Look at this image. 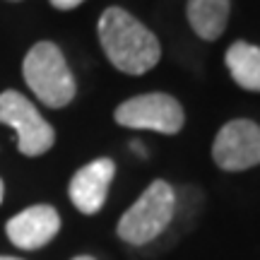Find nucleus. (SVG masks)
<instances>
[{
    "label": "nucleus",
    "mask_w": 260,
    "mask_h": 260,
    "mask_svg": "<svg viewBox=\"0 0 260 260\" xmlns=\"http://www.w3.org/2000/svg\"><path fill=\"white\" fill-rule=\"evenodd\" d=\"M99 41L106 58L125 75H145L161 58L159 39L123 8H109L102 12Z\"/></svg>",
    "instance_id": "nucleus-1"
},
{
    "label": "nucleus",
    "mask_w": 260,
    "mask_h": 260,
    "mask_svg": "<svg viewBox=\"0 0 260 260\" xmlns=\"http://www.w3.org/2000/svg\"><path fill=\"white\" fill-rule=\"evenodd\" d=\"M22 75L29 89L41 104L51 109H63L75 96V77L60 48L51 41H39L29 48L22 63Z\"/></svg>",
    "instance_id": "nucleus-2"
},
{
    "label": "nucleus",
    "mask_w": 260,
    "mask_h": 260,
    "mask_svg": "<svg viewBox=\"0 0 260 260\" xmlns=\"http://www.w3.org/2000/svg\"><path fill=\"white\" fill-rule=\"evenodd\" d=\"M174 210H176V193L167 181L159 178L149 183L147 190L135 200V205H130V210H125L116 232L123 241L133 246L149 243L171 224Z\"/></svg>",
    "instance_id": "nucleus-3"
},
{
    "label": "nucleus",
    "mask_w": 260,
    "mask_h": 260,
    "mask_svg": "<svg viewBox=\"0 0 260 260\" xmlns=\"http://www.w3.org/2000/svg\"><path fill=\"white\" fill-rule=\"evenodd\" d=\"M0 123L17 133V147L27 157H39L53 147L56 133L48 121L34 109L24 94L8 89L0 94Z\"/></svg>",
    "instance_id": "nucleus-4"
},
{
    "label": "nucleus",
    "mask_w": 260,
    "mask_h": 260,
    "mask_svg": "<svg viewBox=\"0 0 260 260\" xmlns=\"http://www.w3.org/2000/svg\"><path fill=\"white\" fill-rule=\"evenodd\" d=\"M183 109L181 104L161 92L140 94L128 102H123L116 109V123L125 128H140V130H154L164 135H176L183 128Z\"/></svg>",
    "instance_id": "nucleus-5"
},
{
    "label": "nucleus",
    "mask_w": 260,
    "mask_h": 260,
    "mask_svg": "<svg viewBox=\"0 0 260 260\" xmlns=\"http://www.w3.org/2000/svg\"><path fill=\"white\" fill-rule=\"evenodd\" d=\"M212 157L224 171H246L260 164V125L246 118L229 121L217 133Z\"/></svg>",
    "instance_id": "nucleus-6"
},
{
    "label": "nucleus",
    "mask_w": 260,
    "mask_h": 260,
    "mask_svg": "<svg viewBox=\"0 0 260 260\" xmlns=\"http://www.w3.org/2000/svg\"><path fill=\"white\" fill-rule=\"evenodd\" d=\"M116 174V164L109 157L94 159L89 164H84L73 178H70V200L82 214H96L102 210L109 186Z\"/></svg>",
    "instance_id": "nucleus-7"
},
{
    "label": "nucleus",
    "mask_w": 260,
    "mask_h": 260,
    "mask_svg": "<svg viewBox=\"0 0 260 260\" xmlns=\"http://www.w3.org/2000/svg\"><path fill=\"white\" fill-rule=\"evenodd\" d=\"M60 229V217L51 205H34L8 222V236L17 248L37 251L46 246Z\"/></svg>",
    "instance_id": "nucleus-8"
},
{
    "label": "nucleus",
    "mask_w": 260,
    "mask_h": 260,
    "mask_svg": "<svg viewBox=\"0 0 260 260\" xmlns=\"http://www.w3.org/2000/svg\"><path fill=\"white\" fill-rule=\"evenodd\" d=\"M186 15L198 37L205 41H214L226 29L229 0H188Z\"/></svg>",
    "instance_id": "nucleus-9"
},
{
    "label": "nucleus",
    "mask_w": 260,
    "mask_h": 260,
    "mask_svg": "<svg viewBox=\"0 0 260 260\" xmlns=\"http://www.w3.org/2000/svg\"><path fill=\"white\" fill-rule=\"evenodd\" d=\"M224 63L232 73L234 82L251 89V92H260V48L246 41H236L229 46Z\"/></svg>",
    "instance_id": "nucleus-10"
},
{
    "label": "nucleus",
    "mask_w": 260,
    "mask_h": 260,
    "mask_svg": "<svg viewBox=\"0 0 260 260\" xmlns=\"http://www.w3.org/2000/svg\"><path fill=\"white\" fill-rule=\"evenodd\" d=\"M84 0H51V5L58 10H73L77 8V5H82Z\"/></svg>",
    "instance_id": "nucleus-11"
},
{
    "label": "nucleus",
    "mask_w": 260,
    "mask_h": 260,
    "mask_svg": "<svg viewBox=\"0 0 260 260\" xmlns=\"http://www.w3.org/2000/svg\"><path fill=\"white\" fill-rule=\"evenodd\" d=\"M73 260H94L92 255H77V258H73Z\"/></svg>",
    "instance_id": "nucleus-12"
},
{
    "label": "nucleus",
    "mask_w": 260,
    "mask_h": 260,
    "mask_svg": "<svg viewBox=\"0 0 260 260\" xmlns=\"http://www.w3.org/2000/svg\"><path fill=\"white\" fill-rule=\"evenodd\" d=\"M3 193H5V186H3V181H0V203H3Z\"/></svg>",
    "instance_id": "nucleus-13"
},
{
    "label": "nucleus",
    "mask_w": 260,
    "mask_h": 260,
    "mask_svg": "<svg viewBox=\"0 0 260 260\" xmlns=\"http://www.w3.org/2000/svg\"><path fill=\"white\" fill-rule=\"evenodd\" d=\"M0 260H19V258H8V255H0Z\"/></svg>",
    "instance_id": "nucleus-14"
},
{
    "label": "nucleus",
    "mask_w": 260,
    "mask_h": 260,
    "mask_svg": "<svg viewBox=\"0 0 260 260\" xmlns=\"http://www.w3.org/2000/svg\"><path fill=\"white\" fill-rule=\"evenodd\" d=\"M12 3H17V0H12Z\"/></svg>",
    "instance_id": "nucleus-15"
}]
</instances>
